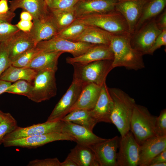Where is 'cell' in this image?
I'll list each match as a JSON object with an SVG mask.
<instances>
[{"instance_id":"obj_34","label":"cell","mask_w":166,"mask_h":166,"mask_svg":"<svg viewBox=\"0 0 166 166\" xmlns=\"http://www.w3.org/2000/svg\"><path fill=\"white\" fill-rule=\"evenodd\" d=\"M42 51L35 46L22 54L12 63L11 65L18 67H26L33 59Z\"/></svg>"},{"instance_id":"obj_49","label":"cell","mask_w":166,"mask_h":166,"mask_svg":"<svg viewBox=\"0 0 166 166\" xmlns=\"http://www.w3.org/2000/svg\"><path fill=\"white\" fill-rule=\"evenodd\" d=\"M166 162L152 164L151 166H165Z\"/></svg>"},{"instance_id":"obj_2","label":"cell","mask_w":166,"mask_h":166,"mask_svg":"<svg viewBox=\"0 0 166 166\" xmlns=\"http://www.w3.org/2000/svg\"><path fill=\"white\" fill-rule=\"evenodd\" d=\"M113 102L111 115L112 123L117 127L121 136L130 131L131 120L136 105L135 100L118 88H109Z\"/></svg>"},{"instance_id":"obj_33","label":"cell","mask_w":166,"mask_h":166,"mask_svg":"<svg viewBox=\"0 0 166 166\" xmlns=\"http://www.w3.org/2000/svg\"><path fill=\"white\" fill-rule=\"evenodd\" d=\"M18 126L16 119L10 113H5L0 124V145L2 144L5 136L14 131Z\"/></svg>"},{"instance_id":"obj_21","label":"cell","mask_w":166,"mask_h":166,"mask_svg":"<svg viewBox=\"0 0 166 166\" xmlns=\"http://www.w3.org/2000/svg\"><path fill=\"white\" fill-rule=\"evenodd\" d=\"M9 2L10 11L14 12L17 9L21 8L32 15L33 21L49 15V7L44 0H12Z\"/></svg>"},{"instance_id":"obj_4","label":"cell","mask_w":166,"mask_h":166,"mask_svg":"<svg viewBox=\"0 0 166 166\" xmlns=\"http://www.w3.org/2000/svg\"><path fill=\"white\" fill-rule=\"evenodd\" d=\"M77 18L87 26L97 27L114 35L131 34L126 20L121 13L115 10L107 13Z\"/></svg>"},{"instance_id":"obj_24","label":"cell","mask_w":166,"mask_h":166,"mask_svg":"<svg viewBox=\"0 0 166 166\" xmlns=\"http://www.w3.org/2000/svg\"><path fill=\"white\" fill-rule=\"evenodd\" d=\"M113 34L97 27L87 26L73 41L109 45Z\"/></svg>"},{"instance_id":"obj_50","label":"cell","mask_w":166,"mask_h":166,"mask_svg":"<svg viewBox=\"0 0 166 166\" xmlns=\"http://www.w3.org/2000/svg\"><path fill=\"white\" fill-rule=\"evenodd\" d=\"M5 114V113L0 110V124L2 122Z\"/></svg>"},{"instance_id":"obj_48","label":"cell","mask_w":166,"mask_h":166,"mask_svg":"<svg viewBox=\"0 0 166 166\" xmlns=\"http://www.w3.org/2000/svg\"><path fill=\"white\" fill-rule=\"evenodd\" d=\"M60 166H77L76 164L68 157L62 162H61Z\"/></svg>"},{"instance_id":"obj_25","label":"cell","mask_w":166,"mask_h":166,"mask_svg":"<svg viewBox=\"0 0 166 166\" xmlns=\"http://www.w3.org/2000/svg\"><path fill=\"white\" fill-rule=\"evenodd\" d=\"M64 52L61 51H42L36 56L26 67L38 71L45 69H51L57 71L58 59Z\"/></svg>"},{"instance_id":"obj_3","label":"cell","mask_w":166,"mask_h":166,"mask_svg":"<svg viewBox=\"0 0 166 166\" xmlns=\"http://www.w3.org/2000/svg\"><path fill=\"white\" fill-rule=\"evenodd\" d=\"M112 60H102L85 64H74L73 80L86 85L93 83L101 86L113 68Z\"/></svg>"},{"instance_id":"obj_15","label":"cell","mask_w":166,"mask_h":166,"mask_svg":"<svg viewBox=\"0 0 166 166\" xmlns=\"http://www.w3.org/2000/svg\"><path fill=\"white\" fill-rule=\"evenodd\" d=\"M113 107V101L105 82L101 86L99 97L94 107L90 110L91 114L97 123H112L111 117Z\"/></svg>"},{"instance_id":"obj_28","label":"cell","mask_w":166,"mask_h":166,"mask_svg":"<svg viewBox=\"0 0 166 166\" xmlns=\"http://www.w3.org/2000/svg\"><path fill=\"white\" fill-rule=\"evenodd\" d=\"M61 120L80 125L92 131L97 123L92 116L90 110L82 109H75L70 111Z\"/></svg>"},{"instance_id":"obj_40","label":"cell","mask_w":166,"mask_h":166,"mask_svg":"<svg viewBox=\"0 0 166 166\" xmlns=\"http://www.w3.org/2000/svg\"><path fill=\"white\" fill-rule=\"evenodd\" d=\"M166 45V30L162 31L155 39L149 54L152 55L154 52L162 46Z\"/></svg>"},{"instance_id":"obj_51","label":"cell","mask_w":166,"mask_h":166,"mask_svg":"<svg viewBox=\"0 0 166 166\" xmlns=\"http://www.w3.org/2000/svg\"><path fill=\"white\" fill-rule=\"evenodd\" d=\"M46 2L48 7H49L50 6L51 0H44Z\"/></svg>"},{"instance_id":"obj_35","label":"cell","mask_w":166,"mask_h":166,"mask_svg":"<svg viewBox=\"0 0 166 166\" xmlns=\"http://www.w3.org/2000/svg\"><path fill=\"white\" fill-rule=\"evenodd\" d=\"M11 65L6 42H0V76Z\"/></svg>"},{"instance_id":"obj_11","label":"cell","mask_w":166,"mask_h":166,"mask_svg":"<svg viewBox=\"0 0 166 166\" xmlns=\"http://www.w3.org/2000/svg\"><path fill=\"white\" fill-rule=\"evenodd\" d=\"M68 140L75 142L74 139L67 134L62 132H52L30 136L13 140L4 142V147H20L33 148L44 145L53 142Z\"/></svg>"},{"instance_id":"obj_32","label":"cell","mask_w":166,"mask_h":166,"mask_svg":"<svg viewBox=\"0 0 166 166\" xmlns=\"http://www.w3.org/2000/svg\"><path fill=\"white\" fill-rule=\"evenodd\" d=\"M32 89V83L25 80H20L11 84L5 93L21 95L28 98Z\"/></svg>"},{"instance_id":"obj_19","label":"cell","mask_w":166,"mask_h":166,"mask_svg":"<svg viewBox=\"0 0 166 166\" xmlns=\"http://www.w3.org/2000/svg\"><path fill=\"white\" fill-rule=\"evenodd\" d=\"M6 41L7 45L9 57L11 64L22 54L36 46L29 33L20 30Z\"/></svg>"},{"instance_id":"obj_17","label":"cell","mask_w":166,"mask_h":166,"mask_svg":"<svg viewBox=\"0 0 166 166\" xmlns=\"http://www.w3.org/2000/svg\"><path fill=\"white\" fill-rule=\"evenodd\" d=\"M166 150V136H155L145 140L140 145L139 166H149L152 160Z\"/></svg>"},{"instance_id":"obj_38","label":"cell","mask_w":166,"mask_h":166,"mask_svg":"<svg viewBox=\"0 0 166 166\" xmlns=\"http://www.w3.org/2000/svg\"><path fill=\"white\" fill-rule=\"evenodd\" d=\"M80 0H51L50 8L68 10L73 8Z\"/></svg>"},{"instance_id":"obj_22","label":"cell","mask_w":166,"mask_h":166,"mask_svg":"<svg viewBox=\"0 0 166 166\" xmlns=\"http://www.w3.org/2000/svg\"><path fill=\"white\" fill-rule=\"evenodd\" d=\"M58 32L49 15L43 19L34 21L32 27L29 33L36 46L38 42L56 36Z\"/></svg>"},{"instance_id":"obj_26","label":"cell","mask_w":166,"mask_h":166,"mask_svg":"<svg viewBox=\"0 0 166 166\" xmlns=\"http://www.w3.org/2000/svg\"><path fill=\"white\" fill-rule=\"evenodd\" d=\"M67 157L77 166H99L94 152L89 146L77 144L70 150Z\"/></svg>"},{"instance_id":"obj_8","label":"cell","mask_w":166,"mask_h":166,"mask_svg":"<svg viewBox=\"0 0 166 166\" xmlns=\"http://www.w3.org/2000/svg\"><path fill=\"white\" fill-rule=\"evenodd\" d=\"M95 45L73 41L54 36L50 39L38 42L36 47L44 52L68 53L75 57L84 54Z\"/></svg>"},{"instance_id":"obj_12","label":"cell","mask_w":166,"mask_h":166,"mask_svg":"<svg viewBox=\"0 0 166 166\" xmlns=\"http://www.w3.org/2000/svg\"><path fill=\"white\" fill-rule=\"evenodd\" d=\"M85 85L73 80L66 93L56 105L47 121L61 120L76 102Z\"/></svg>"},{"instance_id":"obj_18","label":"cell","mask_w":166,"mask_h":166,"mask_svg":"<svg viewBox=\"0 0 166 166\" xmlns=\"http://www.w3.org/2000/svg\"><path fill=\"white\" fill-rule=\"evenodd\" d=\"M117 1L118 0H80L74 7L77 18L113 10Z\"/></svg>"},{"instance_id":"obj_9","label":"cell","mask_w":166,"mask_h":166,"mask_svg":"<svg viewBox=\"0 0 166 166\" xmlns=\"http://www.w3.org/2000/svg\"><path fill=\"white\" fill-rule=\"evenodd\" d=\"M140 146L130 131L121 136L117 154V166H138Z\"/></svg>"},{"instance_id":"obj_36","label":"cell","mask_w":166,"mask_h":166,"mask_svg":"<svg viewBox=\"0 0 166 166\" xmlns=\"http://www.w3.org/2000/svg\"><path fill=\"white\" fill-rule=\"evenodd\" d=\"M19 30L15 25L11 23H0V42L7 40Z\"/></svg>"},{"instance_id":"obj_47","label":"cell","mask_w":166,"mask_h":166,"mask_svg":"<svg viewBox=\"0 0 166 166\" xmlns=\"http://www.w3.org/2000/svg\"><path fill=\"white\" fill-rule=\"evenodd\" d=\"M20 19L21 20L31 21L33 20V17L29 12L24 11L20 14Z\"/></svg>"},{"instance_id":"obj_23","label":"cell","mask_w":166,"mask_h":166,"mask_svg":"<svg viewBox=\"0 0 166 166\" xmlns=\"http://www.w3.org/2000/svg\"><path fill=\"white\" fill-rule=\"evenodd\" d=\"M101 86L93 83L85 85L82 89L77 101L70 109L69 113L77 109L88 110L93 109L99 97Z\"/></svg>"},{"instance_id":"obj_46","label":"cell","mask_w":166,"mask_h":166,"mask_svg":"<svg viewBox=\"0 0 166 166\" xmlns=\"http://www.w3.org/2000/svg\"><path fill=\"white\" fill-rule=\"evenodd\" d=\"M11 84V82L0 80V95L5 93Z\"/></svg>"},{"instance_id":"obj_27","label":"cell","mask_w":166,"mask_h":166,"mask_svg":"<svg viewBox=\"0 0 166 166\" xmlns=\"http://www.w3.org/2000/svg\"><path fill=\"white\" fill-rule=\"evenodd\" d=\"M37 73L34 69L27 67L9 66L0 75V80L10 82L25 80L32 83Z\"/></svg>"},{"instance_id":"obj_39","label":"cell","mask_w":166,"mask_h":166,"mask_svg":"<svg viewBox=\"0 0 166 166\" xmlns=\"http://www.w3.org/2000/svg\"><path fill=\"white\" fill-rule=\"evenodd\" d=\"M61 162L57 158L35 159L30 161L28 166H60Z\"/></svg>"},{"instance_id":"obj_14","label":"cell","mask_w":166,"mask_h":166,"mask_svg":"<svg viewBox=\"0 0 166 166\" xmlns=\"http://www.w3.org/2000/svg\"><path fill=\"white\" fill-rule=\"evenodd\" d=\"M150 0H118L115 10L126 20L131 34L134 32L143 8Z\"/></svg>"},{"instance_id":"obj_31","label":"cell","mask_w":166,"mask_h":166,"mask_svg":"<svg viewBox=\"0 0 166 166\" xmlns=\"http://www.w3.org/2000/svg\"><path fill=\"white\" fill-rule=\"evenodd\" d=\"M87 26L76 18L71 24L58 32L55 36L73 41L82 33Z\"/></svg>"},{"instance_id":"obj_37","label":"cell","mask_w":166,"mask_h":166,"mask_svg":"<svg viewBox=\"0 0 166 166\" xmlns=\"http://www.w3.org/2000/svg\"><path fill=\"white\" fill-rule=\"evenodd\" d=\"M155 132L156 136H166V109L162 110L159 115L156 117Z\"/></svg>"},{"instance_id":"obj_30","label":"cell","mask_w":166,"mask_h":166,"mask_svg":"<svg viewBox=\"0 0 166 166\" xmlns=\"http://www.w3.org/2000/svg\"><path fill=\"white\" fill-rule=\"evenodd\" d=\"M166 5V0H150L148 1L143 8L134 32L145 22L156 18L165 9Z\"/></svg>"},{"instance_id":"obj_13","label":"cell","mask_w":166,"mask_h":166,"mask_svg":"<svg viewBox=\"0 0 166 166\" xmlns=\"http://www.w3.org/2000/svg\"><path fill=\"white\" fill-rule=\"evenodd\" d=\"M119 140L120 138L116 136L89 146L99 166H117V157Z\"/></svg>"},{"instance_id":"obj_6","label":"cell","mask_w":166,"mask_h":166,"mask_svg":"<svg viewBox=\"0 0 166 166\" xmlns=\"http://www.w3.org/2000/svg\"><path fill=\"white\" fill-rule=\"evenodd\" d=\"M56 71L45 69L37 71L33 82V89L28 98L36 103L49 100L57 94Z\"/></svg>"},{"instance_id":"obj_16","label":"cell","mask_w":166,"mask_h":166,"mask_svg":"<svg viewBox=\"0 0 166 166\" xmlns=\"http://www.w3.org/2000/svg\"><path fill=\"white\" fill-rule=\"evenodd\" d=\"M61 132L73 138L77 144L85 146H90L106 139L83 126L69 121H63Z\"/></svg>"},{"instance_id":"obj_44","label":"cell","mask_w":166,"mask_h":166,"mask_svg":"<svg viewBox=\"0 0 166 166\" xmlns=\"http://www.w3.org/2000/svg\"><path fill=\"white\" fill-rule=\"evenodd\" d=\"M166 162V150L157 155L151 160L149 166L159 163Z\"/></svg>"},{"instance_id":"obj_20","label":"cell","mask_w":166,"mask_h":166,"mask_svg":"<svg viewBox=\"0 0 166 166\" xmlns=\"http://www.w3.org/2000/svg\"><path fill=\"white\" fill-rule=\"evenodd\" d=\"M113 54L109 45H96L84 54L76 57H68L66 58V62L85 64L102 60H112Z\"/></svg>"},{"instance_id":"obj_10","label":"cell","mask_w":166,"mask_h":166,"mask_svg":"<svg viewBox=\"0 0 166 166\" xmlns=\"http://www.w3.org/2000/svg\"><path fill=\"white\" fill-rule=\"evenodd\" d=\"M63 123V121L61 120L53 121H46L44 123L26 127L18 126L14 131L5 136L3 143L30 136L52 132H62Z\"/></svg>"},{"instance_id":"obj_5","label":"cell","mask_w":166,"mask_h":166,"mask_svg":"<svg viewBox=\"0 0 166 166\" xmlns=\"http://www.w3.org/2000/svg\"><path fill=\"white\" fill-rule=\"evenodd\" d=\"M156 117L145 107L136 104L131 120L130 131L140 145L147 139L156 136L155 126Z\"/></svg>"},{"instance_id":"obj_41","label":"cell","mask_w":166,"mask_h":166,"mask_svg":"<svg viewBox=\"0 0 166 166\" xmlns=\"http://www.w3.org/2000/svg\"><path fill=\"white\" fill-rule=\"evenodd\" d=\"M156 25L161 31L166 30V10H164L155 18Z\"/></svg>"},{"instance_id":"obj_43","label":"cell","mask_w":166,"mask_h":166,"mask_svg":"<svg viewBox=\"0 0 166 166\" xmlns=\"http://www.w3.org/2000/svg\"><path fill=\"white\" fill-rule=\"evenodd\" d=\"M15 15L14 12L10 10L6 13L0 14V23L3 22L11 23Z\"/></svg>"},{"instance_id":"obj_7","label":"cell","mask_w":166,"mask_h":166,"mask_svg":"<svg viewBox=\"0 0 166 166\" xmlns=\"http://www.w3.org/2000/svg\"><path fill=\"white\" fill-rule=\"evenodd\" d=\"M162 31L157 26L155 18L151 19L131 35V45L142 55L149 54L155 39Z\"/></svg>"},{"instance_id":"obj_1","label":"cell","mask_w":166,"mask_h":166,"mask_svg":"<svg viewBox=\"0 0 166 166\" xmlns=\"http://www.w3.org/2000/svg\"><path fill=\"white\" fill-rule=\"evenodd\" d=\"M131 34L113 35L109 45L113 54V68L123 67L137 70L144 68L143 55L135 49L130 42Z\"/></svg>"},{"instance_id":"obj_29","label":"cell","mask_w":166,"mask_h":166,"mask_svg":"<svg viewBox=\"0 0 166 166\" xmlns=\"http://www.w3.org/2000/svg\"><path fill=\"white\" fill-rule=\"evenodd\" d=\"M49 16L58 32L69 25L77 18L74 7L68 10H58L49 8Z\"/></svg>"},{"instance_id":"obj_45","label":"cell","mask_w":166,"mask_h":166,"mask_svg":"<svg viewBox=\"0 0 166 166\" xmlns=\"http://www.w3.org/2000/svg\"><path fill=\"white\" fill-rule=\"evenodd\" d=\"M9 10L7 0H0V14H5Z\"/></svg>"},{"instance_id":"obj_42","label":"cell","mask_w":166,"mask_h":166,"mask_svg":"<svg viewBox=\"0 0 166 166\" xmlns=\"http://www.w3.org/2000/svg\"><path fill=\"white\" fill-rule=\"evenodd\" d=\"M15 25L20 30L25 32H29L32 27L33 22L31 21L20 20Z\"/></svg>"}]
</instances>
